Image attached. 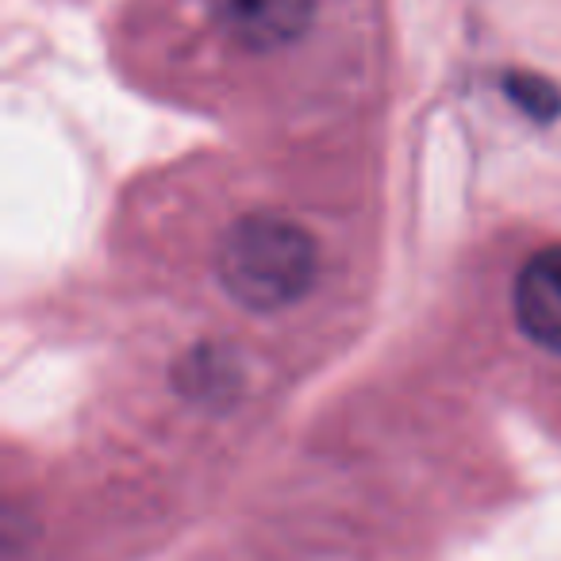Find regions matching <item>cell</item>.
Segmentation results:
<instances>
[{
  "mask_svg": "<svg viewBox=\"0 0 561 561\" xmlns=\"http://www.w3.org/2000/svg\"><path fill=\"white\" fill-rule=\"evenodd\" d=\"M515 320L535 346L561 354V242L535 250L523 262L515 280Z\"/></svg>",
  "mask_w": 561,
  "mask_h": 561,
  "instance_id": "3957f363",
  "label": "cell"
},
{
  "mask_svg": "<svg viewBox=\"0 0 561 561\" xmlns=\"http://www.w3.org/2000/svg\"><path fill=\"white\" fill-rule=\"evenodd\" d=\"M208 16L216 32L239 50L273 55L305 39L316 0H208Z\"/></svg>",
  "mask_w": 561,
  "mask_h": 561,
  "instance_id": "7a4b0ae2",
  "label": "cell"
},
{
  "mask_svg": "<svg viewBox=\"0 0 561 561\" xmlns=\"http://www.w3.org/2000/svg\"><path fill=\"white\" fill-rule=\"evenodd\" d=\"M216 270L234 305L247 312H280L312 289L320 250L297 219L254 211L224 234Z\"/></svg>",
  "mask_w": 561,
  "mask_h": 561,
  "instance_id": "6da1fadb",
  "label": "cell"
}]
</instances>
